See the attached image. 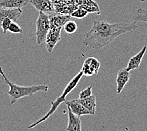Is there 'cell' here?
<instances>
[{
  "mask_svg": "<svg viewBox=\"0 0 147 131\" xmlns=\"http://www.w3.org/2000/svg\"><path fill=\"white\" fill-rule=\"evenodd\" d=\"M67 111H68L69 122L67 126L66 131H82L81 129V120L80 117L78 115L73 114L71 110L67 106Z\"/></svg>",
  "mask_w": 147,
  "mask_h": 131,
  "instance_id": "obj_13",
  "label": "cell"
},
{
  "mask_svg": "<svg viewBox=\"0 0 147 131\" xmlns=\"http://www.w3.org/2000/svg\"><path fill=\"white\" fill-rule=\"evenodd\" d=\"M49 18L51 28H62L68 21L70 20L71 16L53 12L49 15Z\"/></svg>",
  "mask_w": 147,
  "mask_h": 131,
  "instance_id": "obj_7",
  "label": "cell"
},
{
  "mask_svg": "<svg viewBox=\"0 0 147 131\" xmlns=\"http://www.w3.org/2000/svg\"><path fill=\"white\" fill-rule=\"evenodd\" d=\"M92 88L93 86H89L82 90L79 95V99H84L92 95Z\"/></svg>",
  "mask_w": 147,
  "mask_h": 131,
  "instance_id": "obj_19",
  "label": "cell"
},
{
  "mask_svg": "<svg viewBox=\"0 0 147 131\" xmlns=\"http://www.w3.org/2000/svg\"><path fill=\"white\" fill-rule=\"evenodd\" d=\"M0 74L5 83L8 85L9 90L7 91L8 95L10 98V105H12L16 103L18 100L26 96H32L39 91H44L47 92L49 87L48 85H32L29 86H19L13 83H12L6 76L1 67H0Z\"/></svg>",
  "mask_w": 147,
  "mask_h": 131,
  "instance_id": "obj_2",
  "label": "cell"
},
{
  "mask_svg": "<svg viewBox=\"0 0 147 131\" xmlns=\"http://www.w3.org/2000/svg\"><path fill=\"white\" fill-rule=\"evenodd\" d=\"M82 76H83V73L82 72V71L79 72L78 74L69 82V84L67 85V86L63 91L62 95H61L59 97H58V98L55 100L54 102H51V106L50 109V110L48 112V113L46 114L42 118H39V119H38V120H36L34 123L30 125V126L27 127V129H30L35 127L36 126H38V125L40 124L41 123L46 121V120H47L52 114H53L55 112V111L57 110V108H59V106H60L61 103H65L66 102L65 97L68 95L70 92H72V91L74 89L76 86H77V85L78 84L79 81H80L81 78L82 77Z\"/></svg>",
  "mask_w": 147,
  "mask_h": 131,
  "instance_id": "obj_3",
  "label": "cell"
},
{
  "mask_svg": "<svg viewBox=\"0 0 147 131\" xmlns=\"http://www.w3.org/2000/svg\"><path fill=\"white\" fill-rule=\"evenodd\" d=\"M29 3V0H0V8H22Z\"/></svg>",
  "mask_w": 147,
  "mask_h": 131,
  "instance_id": "obj_14",
  "label": "cell"
},
{
  "mask_svg": "<svg viewBox=\"0 0 147 131\" xmlns=\"http://www.w3.org/2000/svg\"><path fill=\"white\" fill-rule=\"evenodd\" d=\"M136 23L120 22L110 23L104 20H94L90 31L86 33L83 44L100 50L120 35L138 29Z\"/></svg>",
  "mask_w": 147,
  "mask_h": 131,
  "instance_id": "obj_1",
  "label": "cell"
},
{
  "mask_svg": "<svg viewBox=\"0 0 147 131\" xmlns=\"http://www.w3.org/2000/svg\"><path fill=\"white\" fill-rule=\"evenodd\" d=\"M22 13L21 8H0V27L2 21L5 18H9L13 21L16 22Z\"/></svg>",
  "mask_w": 147,
  "mask_h": 131,
  "instance_id": "obj_10",
  "label": "cell"
},
{
  "mask_svg": "<svg viewBox=\"0 0 147 131\" xmlns=\"http://www.w3.org/2000/svg\"><path fill=\"white\" fill-rule=\"evenodd\" d=\"M131 74L129 71H127L125 68L121 69L117 72V78H116V90L117 93L120 94L122 93V90H124L125 85L128 83L130 80Z\"/></svg>",
  "mask_w": 147,
  "mask_h": 131,
  "instance_id": "obj_8",
  "label": "cell"
},
{
  "mask_svg": "<svg viewBox=\"0 0 147 131\" xmlns=\"http://www.w3.org/2000/svg\"><path fill=\"white\" fill-rule=\"evenodd\" d=\"M78 101L90 112L91 115H94L96 113V96L92 95L84 99H78Z\"/></svg>",
  "mask_w": 147,
  "mask_h": 131,
  "instance_id": "obj_15",
  "label": "cell"
},
{
  "mask_svg": "<svg viewBox=\"0 0 147 131\" xmlns=\"http://www.w3.org/2000/svg\"><path fill=\"white\" fill-rule=\"evenodd\" d=\"M62 28H50L45 39L46 47L48 53H52L57 44L61 40Z\"/></svg>",
  "mask_w": 147,
  "mask_h": 131,
  "instance_id": "obj_6",
  "label": "cell"
},
{
  "mask_svg": "<svg viewBox=\"0 0 147 131\" xmlns=\"http://www.w3.org/2000/svg\"><path fill=\"white\" fill-rule=\"evenodd\" d=\"M147 50L146 46H144L138 53L134 55L133 57H131L129 59L127 63V67L125 68V69L127 71L130 72L131 71L138 69L140 66L141 63H142L143 57L144 55L145 54Z\"/></svg>",
  "mask_w": 147,
  "mask_h": 131,
  "instance_id": "obj_9",
  "label": "cell"
},
{
  "mask_svg": "<svg viewBox=\"0 0 147 131\" xmlns=\"http://www.w3.org/2000/svg\"><path fill=\"white\" fill-rule=\"evenodd\" d=\"M12 22H13V21L9 18H5V19L2 21L1 24V28L2 29L3 32V33L5 35L8 32L9 27H10V24Z\"/></svg>",
  "mask_w": 147,
  "mask_h": 131,
  "instance_id": "obj_21",
  "label": "cell"
},
{
  "mask_svg": "<svg viewBox=\"0 0 147 131\" xmlns=\"http://www.w3.org/2000/svg\"><path fill=\"white\" fill-rule=\"evenodd\" d=\"M64 30L68 34H73L78 30V25L76 22L69 20L63 26Z\"/></svg>",
  "mask_w": 147,
  "mask_h": 131,
  "instance_id": "obj_17",
  "label": "cell"
},
{
  "mask_svg": "<svg viewBox=\"0 0 147 131\" xmlns=\"http://www.w3.org/2000/svg\"><path fill=\"white\" fill-rule=\"evenodd\" d=\"M34 7L39 12L50 15L53 13V9L50 0H29Z\"/></svg>",
  "mask_w": 147,
  "mask_h": 131,
  "instance_id": "obj_12",
  "label": "cell"
},
{
  "mask_svg": "<svg viewBox=\"0 0 147 131\" xmlns=\"http://www.w3.org/2000/svg\"><path fill=\"white\" fill-rule=\"evenodd\" d=\"M36 42L39 45L45 41L46 37L50 30V22L49 15L43 12H39L38 19L36 22Z\"/></svg>",
  "mask_w": 147,
  "mask_h": 131,
  "instance_id": "obj_4",
  "label": "cell"
},
{
  "mask_svg": "<svg viewBox=\"0 0 147 131\" xmlns=\"http://www.w3.org/2000/svg\"><path fill=\"white\" fill-rule=\"evenodd\" d=\"M134 22H143L147 23V10L144 8H139L133 17Z\"/></svg>",
  "mask_w": 147,
  "mask_h": 131,
  "instance_id": "obj_16",
  "label": "cell"
},
{
  "mask_svg": "<svg viewBox=\"0 0 147 131\" xmlns=\"http://www.w3.org/2000/svg\"><path fill=\"white\" fill-rule=\"evenodd\" d=\"M65 104L70 108L73 114L80 117L82 115H91L90 112L78 101V100H73L71 101H66Z\"/></svg>",
  "mask_w": 147,
  "mask_h": 131,
  "instance_id": "obj_11",
  "label": "cell"
},
{
  "mask_svg": "<svg viewBox=\"0 0 147 131\" xmlns=\"http://www.w3.org/2000/svg\"><path fill=\"white\" fill-rule=\"evenodd\" d=\"M88 15V11L83 8H79L77 10L74 11L72 13L70 14L71 17L77 18V19H82L85 18Z\"/></svg>",
  "mask_w": 147,
  "mask_h": 131,
  "instance_id": "obj_18",
  "label": "cell"
},
{
  "mask_svg": "<svg viewBox=\"0 0 147 131\" xmlns=\"http://www.w3.org/2000/svg\"><path fill=\"white\" fill-rule=\"evenodd\" d=\"M8 31L12 33H16V34H17V33H22L23 30L16 22H12Z\"/></svg>",
  "mask_w": 147,
  "mask_h": 131,
  "instance_id": "obj_20",
  "label": "cell"
},
{
  "mask_svg": "<svg viewBox=\"0 0 147 131\" xmlns=\"http://www.w3.org/2000/svg\"><path fill=\"white\" fill-rule=\"evenodd\" d=\"M100 67L101 63L98 60L93 57H89L84 60L81 71L84 76H92L98 74Z\"/></svg>",
  "mask_w": 147,
  "mask_h": 131,
  "instance_id": "obj_5",
  "label": "cell"
}]
</instances>
